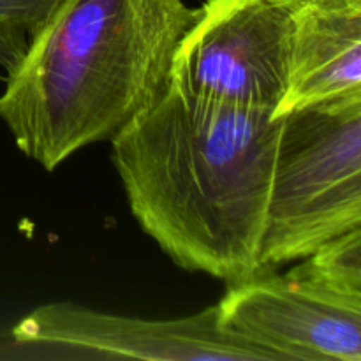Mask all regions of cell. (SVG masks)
Segmentation results:
<instances>
[{"label": "cell", "instance_id": "6da1fadb", "mask_svg": "<svg viewBox=\"0 0 361 361\" xmlns=\"http://www.w3.org/2000/svg\"><path fill=\"white\" fill-rule=\"evenodd\" d=\"M281 126L268 111L168 85L109 141L130 214L176 267L226 286L263 275Z\"/></svg>", "mask_w": 361, "mask_h": 361}, {"label": "cell", "instance_id": "7a4b0ae2", "mask_svg": "<svg viewBox=\"0 0 361 361\" xmlns=\"http://www.w3.org/2000/svg\"><path fill=\"white\" fill-rule=\"evenodd\" d=\"M197 7L183 0H60L6 74L0 120L46 171L111 141L169 85Z\"/></svg>", "mask_w": 361, "mask_h": 361}, {"label": "cell", "instance_id": "3957f363", "mask_svg": "<svg viewBox=\"0 0 361 361\" xmlns=\"http://www.w3.org/2000/svg\"><path fill=\"white\" fill-rule=\"evenodd\" d=\"M361 228V95L282 116L261 264L271 274Z\"/></svg>", "mask_w": 361, "mask_h": 361}, {"label": "cell", "instance_id": "277c9868", "mask_svg": "<svg viewBox=\"0 0 361 361\" xmlns=\"http://www.w3.org/2000/svg\"><path fill=\"white\" fill-rule=\"evenodd\" d=\"M296 2L207 0L173 55L169 85L271 115L288 83Z\"/></svg>", "mask_w": 361, "mask_h": 361}, {"label": "cell", "instance_id": "5b68a950", "mask_svg": "<svg viewBox=\"0 0 361 361\" xmlns=\"http://www.w3.org/2000/svg\"><path fill=\"white\" fill-rule=\"evenodd\" d=\"M14 342L148 361H275L270 353L224 328L217 305L178 319L102 312L73 302L37 307L14 324Z\"/></svg>", "mask_w": 361, "mask_h": 361}, {"label": "cell", "instance_id": "8992f818", "mask_svg": "<svg viewBox=\"0 0 361 361\" xmlns=\"http://www.w3.org/2000/svg\"><path fill=\"white\" fill-rule=\"evenodd\" d=\"M217 310L222 326L275 361H361V298L289 271L228 286Z\"/></svg>", "mask_w": 361, "mask_h": 361}, {"label": "cell", "instance_id": "52a82bcc", "mask_svg": "<svg viewBox=\"0 0 361 361\" xmlns=\"http://www.w3.org/2000/svg\"><path fill=\"white\" fill-rule=\"evenodd\" d=\"M361 95V0H298L284 97L271 116Z\"/></svg>", "mask_w": 361, "mask_h": 361}, {"label": "cell", "instance_id": "ba28073f", "mask_svg": "<svg viewBox=\"0 0 361 361\" xmlns=\"http://www.w3.org/2000/svg\"><path fill=\"white\" fill-rule=\"evenodd\" d=\"M289 274L341 295L361 298V228L344 233L314 250Z\"/></svg>", "mask_w": 361, "mask_h": 361}, {"label": "cell", "instance_id": "9c48e42d", "mask_svg": "<svg viewBox=\"0 0 361 361\" xmlns=\"http://www.w3.org/2000/svg\"><path fill=\"white\" fill-rule=\"evenodd\" d=\"M60 0H0V67L9 74L27 55Z\"/></svg>", "mask_w": 361, "mask_h": 361}]
</instances>
